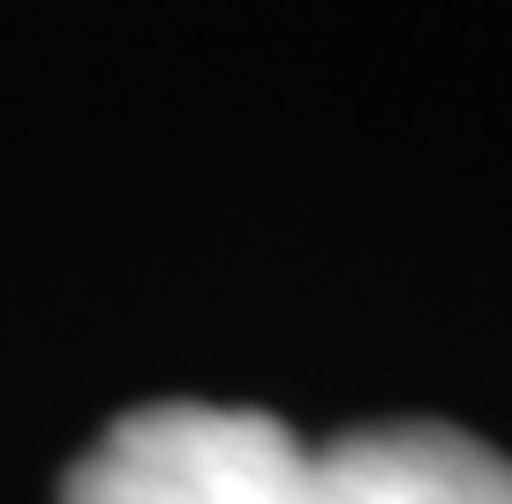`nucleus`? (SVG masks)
<instances>
[{
    "instance_id": "f257e3e1",
    "label": "nucleus",
    "mask_w": 512,
    "mask_h": 504,
    "mask_svg": "<svg viewBox=\"0 0 512 504\" xmlns=\"http://www.w3.org/2000/svg\"><path fill=\"white\" fill-rule=\"evenodd\" d=\"M61 504H309V444L256 407H136L68 467Z\"/></svg>"
},
{
    "instance_id": "f03ea898",
    "label": "nucleus",
    "mask_w": 512,
    "mask_h": 504,
    "mask_svg": "<svg viewBox=\"0 0 512 504\" xmlns=\"http://www.w3.org/2000/svg\"><path fill=\"white\" fill-rule=\"evenodd\" d=\"M309 504H512V459L452 422H384L309 452Z\"/></svg>"
}]
</instances>
